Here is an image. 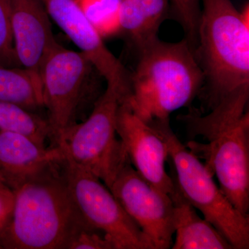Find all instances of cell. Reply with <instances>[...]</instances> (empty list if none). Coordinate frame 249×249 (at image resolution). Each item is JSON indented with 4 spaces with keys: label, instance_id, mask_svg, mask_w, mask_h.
<instances>
[{
    "label": "cell",
    "instance_id": "obj_1",
    "mask_svg": "<svg viewBox=\"0 0 249 249\" xmlns=\"http://www.w3.org/2000/svg\"><path fill=\"white\" fill-rule=\"evenodd\" d=\"M249 94L224 100L207 112L190 107L178 119L191 139L186 146L215 175L222 190L236 209L249 211Z\"/></svg>",
    "mask_w": 249,
    "mask_h": 249
},
{
    "label": "cell",
    "instance_id": "obj_2",
    "mask_svg": "<svg viewBox=\"0 0 249 249\" xmlns=\"http://www.w3.org/2000/svg\"><path fill=\"white\" fill-rule=\"evenodd\" d=\"M202 3L195 49L204 81L199 96L207 112L222 101L249 93V6L231 0Z\"/></svg>",
    "mask_w": 249,
    "mask_h": 249
},
{
    "label": "cell",
    "instance_id": "obj_3",
    "mask_svg": "<svg viewBox=\"0 0 249 249\" xmlns=\"http://www.w3.org/2000/svg\"><path fill=\"white\" fill-rule=\"evenodd\" d=\"M138 49L130 93L121 103L147 124L170 121L173 111L190 107L204 85L194 50L186 39L171 43L159 37Z\"/></svg>",
    "mask_w": 249,
    "mask_h": 249
},
{
    "label": "cell",
    "instance_id": "obj_4",
    "mask_svg": "<svg viewBox=\"0 0 249 249\" xmlns=\"http://www.w3.org/2000/svg\"><path fill=\"white\" fill-rule=\"evenodd\" d=\"M60 165L12 189L14 209L0 235L1 249H66L82 216L59 170Z\"/></svg>",
    "mask_w": 249,
    "mask_h": 249
},
{
    "label": "cell",
    "instance_id": "obj_5",
    "mask_svg": "<svg viewBox=\"0 0 249 249\" xmlns=\"http://www.w3.org/2000/svg\"><path fill=\"white\" fill-rule=\"evenodd\" d=\"M148 124L160 132L166 142L168 158L175 170L173 175L183 196L200 211L232 248L249 249V216L234 207L200 159L174 133L170 121Z\"/></svg>",
    "mask_w": 249,
    "mask_h": 249
},
{
    "label": "cell",
    "instance_id": "obj_6",
    "mask_svg": "<svg viewBox=\"0 0 249 249\" xmlns=\"http://www.w3.org/2000/svg\"><path fill=\"white\" fill-rule=\"evenodd\" d=\"M40 75L47 120L56 142L78 124L80 111L88 106L93 107L104 92L100 80L103 77L83 52L58 43L42 62Z\"/></svg>",
    "mask_w": 249,
    "mask_h": 249
},
{
    "label": "cell",
    "instance_id": "obj_7",
    "mask_svg": "<svg viewBox=\"0 0 249 249\" xmlns=\"http://www.w3.org/2000/svg\"><path fill=\"white\" fill-rule=\"evenodd\" d=\"M120 100L117 91L107 86L89 115L55 142L65 160L92 173L107 187L127 157L116 133Z\"/></svg>",
    "mask_w": 249,
    "mask_h": 249
},
{
    "label": "cell",
    "instance_id": "obj_8",
    "mask_svg": "<svg viewBox=\"0 0 249 249\" xmlns=\"http://www.w3.org/2000/svg\"><path fill=\"white\" fill-rule=\"evenodd\" d=\"M60 169L79 213L106 235L114 249H155L99 178L66 160Z\"/></svg>",
    "mask_w": 249,
    "mask_h": 249
},
{
    "label": "cell",
    "instance_id": "obj_9",
    "mask_svg": "<svg viewBox=\"0 0 249 249\" xmlns=\"http://www.w3.org/2000/svg\"><path fill=\"white\" fill-rule=\"evenodd\" d=\"M107 188L155 249L172 248L175 235L173 205L168 193L142 178L127 157Z\"/></svg>",
    "mask_w": 249,
    "mask_h": 249
},
{
    "label": "cell",
    "instance_id": "obj_10",
    "mask_svg": "<svg viewBox=\"0 0 249 249\" xmlns=\"http://www.w3.org/2000/svg\"><path fill=\"white\" fill-rule=\"evenodd\" d=\"M49 17L87 55L107 86L117 91L121 101L130 92V76L123 64L107 48L76 0H42Z\"/></svg>",
    "mask_w": 249,
    "mask_h": 249
},
{
    "label": "cell",
    "instance_id": "obj_11",
    "mask_svg": "<svg viewBox=\"0 0 249 249\" xmlns=\"http://www.w3.org/2000/svg\"><path fill=\"white\" fill-rule=\"evenodd\" d=\"M116 133L131 164L137 173L164 193L173 190V179L167 173L166 142L160 132L141 119L124 103L116 114Z\"/></svg>",
    "mask_w": 249,
    "mask_h": 249
},
{
    "label": "cell",
    "instance_id": "obj_12",
    "mask_svg": "<svg viewBox=\"0 0 249 249\" xmlns=\"http://www.w3.org/2000/svg\"><path fill=\"white\" fill-rule=\"evenodd\" d=\"M14 47L21 67L40 73L42 62L58 44L42 0H10Z\"/></svg>",
    "mask_w": 249,
    "mask_h": 249
},
{
    "label": "cell",
    "instance_id": "obj_13",
    "mask_svg": "<svg viewBox=\"0 0 249 249\" xmlns=\"http://www.w3.org/2000/svg\"><path fill=\"white\" fill-rule=\"evenodd\" d=\"M65 160L58 145H41L24 134L0 129V175L14 189L58 168Z\"/></svg>",
    "mask_w": 249,
    "mask_h": 249
},
{
    "label": "cell",
    "instance_id": "obj_14",
    "mask_svg": "<svg viewBox=\"0 0 249 249\" xmlns=\"http://www.w3.org/2000/svg\"><path fill=\"white\" fill-rule=\"evenodd\" d=\"M173 188L169 193L173 205L175 240L173 249H232L227 239L183 196L173 174Z\"/></svg>",
    "mask_w": 249,
    "mask_h": 249
},
{
    "label": "cell",
    "instance_id": "obj_15",
    "mask_svg": "<svg viewBox=\"0 0 249 249\" xmlns=\"http://www.w3.org/2000/svg\"><path fill=\"white\" fill-rule=\"evenodd\" d=\"M0 100L33 112L44 107L40 73L22 67L0 65Z\"/></svg>",
    "mask_w": 249,
    "mask_h": 249
},
{
    "label": "cell",
    "instance_id": "obj_16",
    "mask_svg": "<svg viewBox=\"0 0 249 249\" xmlns=\"http://www.w3.org/2000/svg\"><path fill=\"white\" fill-rule=\"evenodd\" d=\"M120 21L121 29L130 36L137 49L158 37L162 23L143 0H122Z\"/></svg>",
    "mask_w": 249,
    "mask_h": 249
},
{
    "label": "cell",
    "instance_id": "obj_17",
    "mask_svg": "<svg viewBox=\"0 0 249 249\" xmlns=\"http://www.w3.org/2000/svg\"><path fill=\"white\" fill-rule=\"evenodd\" d=\"M0 129L24 134L43 146H47L49 138H53L47 119L1 100Z\"/></svg>",
    "mask_w": 249,
    "mask_h": 249
},
{
    "label": "cell",
    "instance_id": "obj_18",
    "mask_svg": "<svg viewBox=\"0 0 249 249\" xmlns=\"http://www.w3.org/2000/svg\"><path fill=\"white\" fill-rule=\"evenodd\" d=\"M87 19L101 37L115 35L121 30L122 0H76Z\"/></svg>",
    "mask_w": 249,
    "mask_h": 249
},
{
    "label": "cell",
    "instance_id": "obj_19",
    "mask_svg": "<svg viewBox=\"0 0 249 249\" xmlns=\"http://www.w3.org/2000/svg\"><path fill=\"white\" fill-rule=\"evenodd\" d=\"M114 249L103 232L88 224L82 217L71 232L66 249Z\"/></svg>",
    "mask_w": 249,
    "mask_h": 249
},
{
    "label": "cell",
    "instance_id": "obj_20",
    "mask_svg": "<svg viewBox=\"0 0 249 249\" xmlns=\"http://www.w3.org/2000/svg\"><path fill=\"white\" fill-rule=\"evenodd\" d=\"M175 14L192 48L197 45L198 28L201 16L200 0H171Z\"/></svg>",
    "mask_w": 249,
    "mask_h": 249
},
{
    "label": "cell",
    "instance_id": "obj_21",
    "mask_svg": "<svg viewBox=\"0 0 249 249\" xmlns=\"http://www.w3.org/2000/svg\"><path fill=\"white\" fill-rule=\"evenodd\" d=\"M0 65L21 67L15 50L10 0H0Z\"/></svg>",
    "mask_w": 249,
    "mask_h": 249
},
{
    "label": "cell",
    "instance_id": "obj_22",
    "mask_svg": "<svg viewBox=\"0 0 249 249\" xmlns=\"http://www.w3.org/2000/svg\"><path fill=\"white\" fill-rule=\"evenodd\" d=\"M14 205V191L7 186L0 188V235L9 224Z\"/></svg>",
    "mask_w": 249,
    "mask_h": 249
},
{
    "label": "cell",
    "instance_id": "obj_23",
    "mask_svg": "<svg viewBox=\"0 0 249 249\" xmlns=\"http://www.w3.org/2000/svg\"><path fill=\"white\" fill-rule=\"evenodd\" d=\"M6 184L5 183V181L4 178H2L1 175H0V188H2V187L6 186Z\"/></svg>",
    "mask_w": 249,
    "mask_h": 249
},
{
    "label": "cell",
    "instance_id": "obj_24",
    "mask_svg": "<svg viewBox=\"0 0 249 249\" xmlns=\"http://www.w3.org/2000/svg\"><path fill=\"white\" fill-rule=\"evenodd\" d=\"M0 249H1V246H0Z\"/></svg>",
    "mask_w": 249,
    "mask_h": 249
}]
</instances>
